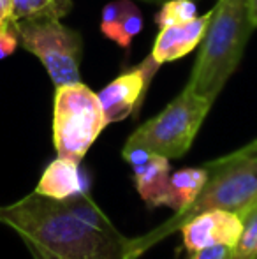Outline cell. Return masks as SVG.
<instances>
[{
    "mask_svg": "<svg viewBox=\"0 0 257 259\" xmlns=\"http://www.w3.org/2000/svg\"><path fill=\"white\" fill-rule=\"evenodd\" d=\"M20 45L41 60L55 87L81 81L79 67L83 58V39L59 18L14 21Z\"/></svg>",
    "mask_w": 257,
    "mask_h": 259,
    "instance_id": "obj_6",
    "label": "cell"
},
{
    "mask_svg": "<svg viewBox=\"0 0 257 259\" xmlns=\"http://www.w3.org/2000/svg\"><path fill=\"white\" fill-rule=\"evenodd\" d=\"M189 259H231V249L229 247H208L190 252Z\"/></svg>",
    "mask_w": 257,
    "mask_h": 259,
    "instance_id": "obj_19",
    "label": "cell"
},
{
    "mask_svg": "<svg viewBox=\"0 0 257 259\" xmlns=\"http://www.w3.org/2000/svg\"><path fill=\"white\" fill-rule=\"evenodd\" d=\"M213 103L185 89L159 115L139 125L124 147H137L168 159H180L190 150Z\"/></svg>",
    "mask_w": 257,
    "mask_h": 259,
    "instance_id": "obj_4",
    "label": "cell"
},
{
    "mask_svg": "<svg viewBox=\"0 0 257 259\" xmlns=\"http://www.w3.org/2000/svg\"><path fill=\"white\" fill-rule=\"evenodd\" d=\"M110 125L99 97L85 83L55 87L53 99V147L59 157L81 162Z\"/></svg>",
    "mask_w": 257,
    "mask_h": 259,
    "instance_id": "obj_5",
    "label": "cell"
},
{
    "mask_svg": "<svg viewBox=\"0 0 257 259\" xmlns=\"http://www.w3.org/2000/svg\"><path fill=\"white\" fill-rule=\"evenodd\" d=\"M250 18H252V23H254V27L257 30V0H250Z\"/></svg>",
    "mask_w": 257,
    "mask_h": 259,
    "instance_id": "obj_22",
    "label": "cell"
},
{
    "mask_svg": "<svg viewBox=\"0 0 257 259\" xmlns=\"http://www.w3.org/2000/svg\"><path fill=\"white\" fill-rule=\"evenodd\" d=\"M212 11H208L202 16H195L194 20L180 25H168L159 28V34L155 37L151 57L159 65L175 62L189 55L192 50L201 45L204 32L208 28Z\"/></svg>",
    "mask_w": 257,
    "mask_h": 259,
    "instance_id": "obj_10",
    "label": "cell"
},
{
    "mask_svg": "<svg viewBox=\"0 0 257 259\" xmlns=\"http://www.w3.org/2000/svg\"><path fill=\"white\" fill-rule=\"evenodd\" d=\"M241 235L231 249V259H257V201L241 215Z\"/></svg>",
    "mask_w": 257,
    "mask_h": 259,
    "instance_id": "obj_14",
    "label": "cell"
},
{
    "mask_svg": "<svg viewBox=\"0 0 257 259\" xmlns=\"http://www.w3.org/2000/svg\"><path fill=\"white\" fill-rule=\"evenodd\" d=\"M241 217L229 210H206L194 215L180 228L183 247L189 252L208 247H229L233 249L241 235Z\"/></svg>",
    "mask_w": 257,
    "mask_h": 259,
    "instance_id": "obj_8",
    "label": "cell"
},
{
    "mask_svg": "<svg viewBox=\"0 0 257 259\" xmlns=\"http://www.w3.org/2000/svg\"><path fill=\"white\" fill-rule=\"evenodd\" d=\"M254 30L250 0H217L187 87L215 103L240 65Z\"/></svg>",
    "mask_w": 257,
    "mask_h": 259,
    "instance_id": "obj_3",
    "label": "cell"
},
{
    "mask_svg": "<svg viewBox=\"0 0 257 259\" xmlns=\"http://www.w3.org/2000/svg\"><path fill=\"white\" fill-rule=\"evenodd\" d=\"M72 9V0H13V21L59 18L62 20Z\"/></svg>",
    "mask_w": 257,
    "mask_h": 259,
    "instance_id": "obj_13",
    "label": "cell"
},
{
    "mask_svg": "<svg viewBox=\"0 0 257 259\" xmlns=\"http://www.w3.org/2000/svg\"><path fill=\"white\" fill-rule=\"evenodd\" d=\"M238 154H243V155H257V138L252 140L250 143H247L245 147L238 148Z\"/></svg>",
    "mask_w": 257,
    "mask_h": 259,
    "instance_id": "obj_21",
    "label": "cell"
},
{
    "mask_svg": "<svg viewBox=\"0 0 257 259\" xmlns=\"http://www.w3.org/2000/svg\"><path fill=\"white\" fill-rule=\"evenodd\" d=\"M208 175L210 173L206 166L182 167V169L171 173L169 175L166 206L173 208L175 211H182L183 208L192 205L201 189L204 187Z\"/></svg>",
    "mask_w": 257,
    "mask_h": 259,
    "instance_id": "obj_12",
    "label": "cell"
},
{
    "mask_svg": "<svg viewBox=\"0 0 257 259\" xmlns=\"http://www.w3.org/2000/svg\"><path fill=\"white\" fill-rule=\"evenodd\" d=\"M159 67L161 65L150 55L141 64L130 67L124 74L108 83L100 92H97L108 123H117L129 116H136Z\"/></svg>",
    "mask_w": 257,
    "mask_h": 259,
    "instance_id": "obj_7",
    "label": "cell"
},
{
    "mask_svg": "<svg viewBox=\"0 0 257 259\" xmlns=\"http://www.w3.org/2000/svg\"><path fill=\"white\" fill-rule=\"evenodd\" d=\"M18 46H20V35H18L14 21H11L7 27L0 30V60L13 55Z\"/></svg>",
    "mask_w": 257,
    "mask_h": 259,
    "instance_id": "obj_18",
    "label": "cell"
},
{
    "mask_svg": "<svg viewBox=\"0 0 257 259\" xmlns=\"http://www.w3.org/2000/svg\"><path fill=\"white\" fill-rule=\"evenodd\" d=\"M144 2H164V0H144Z\"/></svg>",
    "mask_w": 257,
    "mask_h": 259,
    "instance_id": "obj_23",
    "label": "cell"
},
{
    "mask_svg": "<svg viewBox=\"0 0 257 259\" xmlns=\"http://www.w3.org/2000/svg\"><path fill=\"white\" fill-rule=\"evenodd\" d=\"M13 21V0H0V30Z\"/></svg>",
    "mask_w": 257,
    "mask_h": 259,
    "instance_id": "obj_20",
    "label": "cell"
},
{
    "mask_svg": "<svg viewBox=\"0 0 257 259\" xmlns=\"http://www.w3.org/2000/svg\"><path fill=\"white\" fill-rule=\"evenodd\" d=\"M143 14H141L139 7L130 0V4L125 9V14L120 21V28H118V39L117 45L124 50H130V45H132L134 37L139 35V32L143 30Z\"/></svg>",
    "mask_w": 257,
    "mask_h": 259,
    "instance_id": "obj_16",
    "label": "cell"
},
{
    "mask_svg": "<svg viewBox=\"0 0 257 259\" xmlns=\"http://www.w3.org/2000/svg\"><path fill=\"white\" fill-rule=\"evenodd\" d=\"M79 164L78 160L57 155L44 167L34 192L60 201L86 191V178Z\"/></svg>",
    "mask_w": 257,
    "mask_h": 259,
    "instance_id": "obj_11",
    "label": "cell"
},
{
    "mask_svg": "<svg viewBox=\"0 0 257 259\" xmlns=\"http://www.w3.org/2000/svg\"><path fill=\"white\" fill-rule=\"evenodd\" d=\"M122 157L132 167V177L141 199L150 208L166 206L171 164L164 155L137 147H124Z\"/></svg>",
    "mask_w": 257,
    "mask_h": 259,
    "instance_id": "obj_9",
    "label": "cell"
},
{
    "mask_svg": "<svg viewBox=\"0 0 257 259\" xmlns=\"http://www.w3.org/2000/svg\"><path fill=\"white\" fill-rule=\"evenodd\" d=\"M208 180L192 205L175 211L173 217L151 231L132 238L130 254L139 259L146 250L180 231L187 221L206 210H229L241 217L257 201V155H243L236 150L204 164Z\"/></svg>",
    "mask_w": 257,
    "mask_h": 259,
    "instance_id": "obj_2",
    "label": "cell"
},
{
    "mask_svg": "<svg viewBox=\"0 0 257 259\" xmlns=\"http://www.w3.org/2000/svg\"><path fill=\"white\" fill-rule=\"evenodd\" d=\"M130 4V0H117V2H110L104 6L102 16H100V32L106 35L108 39L117 42L118 39V28H120V21L125 14V9Z\"/></svg>",
    "mask_w": 257,
    "mask_h": 259,
    "instance_id": "obj_17",
    "label": "cell"
},
{
    "mask_svg": "<svg viewBox=\"0 0 257 259\" xmlns=\"http://www.w3.org/2000/svg\"><path fill=\"white\" fill-rule=\"evenodd\" d=\"M197 16V6L194 0H164L161 11L155 16L159 28L168 25H180L194 20Z\"/></svg>",
    "mask_w": 257,
    "mask_h": 259,
    "instance_id": "obj_15",
    "label": "cell"
},
{
    "mask_svg": "<svg viewBox=\"0 0 257 259\" xmlns=\"http://www.w3.org/2000/svg\"><path fill=\"white\" fill-rule=\"evenodd\" d=\"M0 224L20 236L32 259H132V238L115 228L88 191L60 201L32 191L0 206Z\"/></svg>",
    "mask_w": 257,
    "mask_h": 259,
    "instance_id": "obj_1",
    "label": "cell"
}]
</instances>
